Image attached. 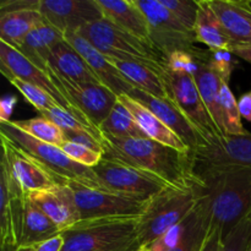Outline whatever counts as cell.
Listing matches in <instances>:
<instances>
[{"mask_svg":"<svg viewBox=\"0 0 251 251\" xmlns=\"http://www.w3.org/2000/svg\"><path fill=\"white\" fill-rule=\"evenodd\" d=\"M103 158L119 161L157 176L171 186L193 185L200 179L194 172L191 153L149 139L115 140L103 137Z\"/></svg>","mask_w":251,"mask_h":251,"instance_id":"1","label":"cell"},{"mask_svg":"<svg viewBox=\"0 0 251 251\" xmlns=\"http://www.w3.org/2000/svg\"><path fill=\"white\" fill-rule=\"evenodd\" d=\"M203 184L211 213V225L222 238L251 212V168L240 166L194 167Z\"/></svg>","mask_w":251,"mask_h":251,"instance_id":"2","label":"cell"},{"mask_svg":"<svg viewBox=\"0 0 251 251\" xmlns=\"http://www.w3.org/2000/svg\"><path fill=\"white\" fill-rule=\"evenodd\" d=\"M203 184L189 186H167L147 202L137 218V240L140 248H149L169 229L188 218L202 199Z\"/></svg>","mask_w":251,"mask_h":251,"instance_id":"3","label":"cell"},{"mask_svg":"<svg viewBox=\"0 0 251 251\" xmlns=\"http://www.w3.org/2000/svg\"><path fill=\"white\" fill-rule=\"evenodd\" d=\"M137 218L132 216L80 220L60 233L61 251H139Z\"/></svg>","mask_w":251,"mask_h":251,"instance_id":"4","label":"cell"},{"mask_svg":"<svg viewBox=\"0 0 251 251\" xmlns=\"http://www.w3.org/2000/svg\"><path fill=\"white\" fill-rule=\"evenodd\" d=\"M77 34L107 58L139 61L151 66L166 77L168 71L167 58L151 42L142 41L127 33L104 17L82 27Z\"/></svg>","mask_w":251,"mask_h":251,"instance_id":"5","label":"cell"},{"mask_svg":"<svg viewBox=\"0 0 251 251\" xmlns=\"http://www.w3.org/2000/svg\"><path fill=\"white\" fill-rule=\"evenodd\" d=\"M0 132L21 151L36 159L47 171L50 172L59 183L74 181L87 188L104 190L92 168L74 162L59 146L46 144L29 136L11 122L0 123Z\"/></svg>","mask_w":251,"mask_h":251,"instance_id":"6","label":"cell"},{"mask_svg":"<svg viewBox=\"0 0 251 251\" xmlns=\"http://www.w3.org/2000/svg\"><path fill=\"white\" fill-rule=\"evenodd\" d=\"M150 27V41L168 59L176 51H186L199 60H208L210 50L199 47L195 32L184 26L161 0H135Z\"/></svg>","mask_w":251,"mask_h":251,"instance_id":"7","label":"cell"},{"mask_svg":"<svg viewBox=\"0 0 251 251\" xmlns=\"http://www.w3.org/2000/svg\"><path fill=\"white\" fill-rule=\"evenodd\" d=\"M92 171L105 191L141 202H149L154 195L171 186L152 174L113 159L103 158Z\"/></svg>","mask_w":251,"mask_h":251,"instance_id":"8","label":"cell"},{"mask_svg":"<svg viewBox=\"0 0 251 251\" xmlns=\"http://www.w3.org/2000/svg\"><path fill=\"white\" fill-rule=\"evenodd\" d=\"M0 71L9 81L14 80V78H19V80L31 83V85L46 91L48 95H50L60 104V107L64 110L73 114L76 119H78L81 123L87 125L91 129L100 131L97 127H95L88 122L87 118L82 113L78 112L66 100L65 96L61 93V91L59 90L58 86L55 85L53 78L48 75L47 71L42 70L38 66L34 65L26 56L22 55L15 47L1 41V39H0Z\"/></svg>","mask_w":251,"mask_h":251,"instance_id":"9","label":"cell"},{"mask_svg":"<svg viewBox=\"0 0 251 251\" xmlns=\"http://www.w3.org/2000/svg\"><path fill=\"white\" fill-rule=\"evenodd\" d=\"M46 71L66 100L100 130V124L118 102V96L102 83L74 82L59 76L50 68H47Z\"/></svg>","mask_w":251,"mask_h":251,"instance_id":"10","label":"cell"},{"mask_svg":"<svg viewBox=\"0 0 251 251\" xmlns=\"http://www.w3.org/2000/svg\"><path fill=\"white\" fill-rule=\"evenodd\" d=\"M164 78L171 98L199 130L203 139V144L216 139H223L206 109L194 76L189 74L172 73L168 70Z\"/></svg>","mask_w":251,"mask_h":251,"instance_id":"11","label":"cell"},{"mask_svg":"<svg viewBox=\"0 0 251 251\" xmlns=\"http://www.w3.org/2000/svg\"><path fill=\"white\" fill-rule=\"evenodd\" d=\"M66 184L73 190L80 220L115 216L140 217L147 205V202L132 200L110 191L87 188L74 181H66Z\"/></svg>","mask_w":251,"mask_h":251,"instance_id":"12","label":"cell"},{"mask_svg":"<svg viewBox=\"0 0 251 251\" xmlns=\"http://www.w3.org/2000/svg\"><path fill=\"white\" fill-rule=\"evenodd\" d=\"M38 11L47 24L65 33H77L82 27L102 20L96 0H39Z\"/></svg>","mask_w":251,"mask_h":251,"instance_id":"13","label":"cell"},{"mask_svg":"<svg viewBox=\"0 0 251 251\" xmlns=\"http://www.w3.org/2000/svg\"><path fill=\"white\" fill-rule=\"evenodd\" d=\"M11 210L17 247L43 242L60 234L59 228L29 200L27 194L12 195Z\"/></svg>","mask_w":251,"mask_h":251,"instance_id":"14","label":"cell"},{"mask_svg":"<svg viewBox=\"0 0 251 251\" xmlns=\"http://www.w3.org/2000/svg\"><path fill=\"white\" fill-rule=\"evenodd\" d=\"M129 97L146 107L153 113L166 126H168L184 144L188 146L190 153H193L199 146L203 145V139L193 123L186 118L172 98H157L147 95L139 88H132Z\"/></svg>","mask_w":251,"mask_h":251,"instance_id":"15","label":"cell"},{"mask_svg":"<svg viewBox=\"0 0 251 251\" xmlns=\"http://www.w3.org/2000/svg\"><path fill=\"white\" fill-rule=\"evenodd\" d=\"M194 167L240 166L251 168V134L225 136L199 146L191 153Z\"/></svg>","mask_w":251,"mask_h":251,"instance_id":"16","label":"cell"},{"mask_svg":"<svg viewBox=\"0 0 251 251\" xmlns=\"http://www.w3.org/2000/svg\"><path fill=\"white\" fill-rule=\"evenodd\" d=\"M2 157L25 194L43 191L59 183L50 172L1 135Z\"/></svg>","mask_w":251,"mask_h":251,"instance_id":"17","label":"cell"},{"mask_svg":"<svg viewBox=\"0 0 251 251\" xmlns=\"http://www.w3.org/2000/svg\"><path fill=\"white\" fill-rule=\"evenodd\" d=\"M27 195L29 200L59 228L60 233L80 221L73 190L66 181L58 183L47 190L36 191Z\"/></svg>","mask_w":251,"mask_h":251,"instance_id":"18","label":"cell"},{"mask_svg":"<svg viewBox=\"0 0 251 251\" xmlns=\"http://www.w3.org/2000/svg\"><path fill=\"white\" fill-rule=\"evenodd\" d=\"M65 41L69 42L85 59V61L88 64L93 74L97 76L100 82L112 90L118 97L124 95L127 96L130 91L134 88V86L113 65L109 58L100 53L80 34L65 33Z\"/></svg>","mask_w":251,"mask_h":251,"instance_id":"19","label":"cell"},{"mask_svg":"<svg viewBox=\"0 0 251 251\" xmlns=\"http://www.w3.org/2000/svg\"><path fill=\"white\" fill-rule=\"evenodd\" d=\"M208 4L222 22L232 42V47L250 46L251 6L249 0H208Z\"/></svg>","mask_w":251,"mask_h":251,"instance_id":"20","label":"cell"},{"mask_svg":"<svg viewBox=\"0 0 251 251\" xmlns=\"http://www.w3.org/2000/svg\"><path fill=\"white\" fill-rule=\"evenodd\" d=\"M104 19L127 33L150 41V27L146 17L135 4V0H96Z\"/></svg>","mask_w":251,"mask_h":251,"instance_id":"21","label":"cell"},{"mask_svg":"<svg viewBox=\"0 0 251 251\" xmlns=\"http://www.w3.org/2000/svg\"><path fill=\"white\" fill-rule=\"evenodd\" d=\"M55 74L74 82L100 83L85 59L65 39L51 49L48 66Z\"/></svg>","mask_w":251,"mask_h":251,"instance_id":"22","label":"cell"},{"mask_svg":"<svg viewBox=\"0 0 251 251\" xmlns=\"http://www.w3.org/2000/svg\"><path fill=\"white\" fill-rule=\"evenodd\" d=\"M118 100L131 113L134 119L136 120L139 126L141 127L142 131L147 135L149 139L161 142V144L167 145L169 147H173L180 152L190 153L188 146L146 107H144L139 102H136L134 98L126 95L119 96Z\"/></svg>","mask_w":251,"mask_h":251,"instance_id":"23","label":"cell"},{"mask_svg":"<svg viewBox=\"0 0 251 251\" xmlns=\"http://www.w3.org/2000/svg\"><path fill=\"white\" fill-rule=\"evenodd\" d=\"M64 39L65 34L63 32L46 22L29 32L15 48L34 65L46 71L51 49Z\"/></svg>","mask_w":251,"mask_h":251,"instance_id":"24","label":"cell"},{"mask_svg":"<svg viewBox=\"0 0 251 251\" xmlns=\"http://www.w3.org/2000/svg\"><path fill=\"white\" fill-rule=\"evenodd\" d=\"M109 60L135 88L157 98H171L166 78L153 68L139 61L110 58Z\"/></svg>","mask_w":251,"mask_h":251,"instance_id":"25","label":"cell"},{"mask_svg":"<svg viewBox=\"0 0 251 251\" xmlns=\"http://www.w3.org/2000/svg\"><path fill=\"white\" fill-rule=\"evenodd\" d=\"M205 191V190H203ZM211 213L203 194L193 212L183 222V234L171 251H202L211 230Z\"/></svg>","mask_w":251,"mask_h":251,"instance_id":"26","label":"cell"},{"mask_svg":"<svg viewBox=\"0 0 251 251\" xmlns=\"http://www.w3.org/2000/svg\"><path fill=\"white\" fill-rule=\"evenodd\" d=\"M1 174H0V238L1 248L4 249H16V237L12 223L11 198L12 195L24 193L21 186L17 184L10 172L6 162L1 158Z\"/></svg>","mask_w":251,"mask_h":251,"instance_id":"27","label":"cell"},{"mask_svg":"<svg viewBox=\"0 0 251 251\" xmlns=\"http://www.w3.org/2000/svg\"><path fill=\"white\" fill-rule=\"evenodd\" d=\"M196 86L199 88L201 98L206 105L211 119L213 120L221 135L226 136L223 131L222 120V108H221V87H222V78L218 74L211 68L207 60L201 61L200 69L194 76Z\"/></svg>","mask_w":251,"mask_h":251,"instance_id":"28","label":"cell"},{"mask_svg":"<svg viewBox=\"0 0 251 251\" xmlns=\"http://www.w3.org/2000/svg\"><path fill=\"white\" fill-rule=\"evenodd\" d=\"M46 24L37 9H22L0 15V39L11 46L19 44L36 27Z\"/></svg>","mask_w":251,"mask_h":251,"instance_id":"29","label":"cell"},{"mask_svg":"<svg viewBox=\"0 0 251 251\" xmlns=\"http://www.w3.org/2000/svg\"><path fill=\"white\" fill-rule=\"evenodd\" d=\"M199 2H200V10L195 26L198 42L205 44L208 50H217V49L230 50L232 48L230 38L228 37L222 22L208 4V0H199Z\"/></svg>","mask_w":251,"mask_h":251,"instance_id":"30","label":"cell"},{"mask_svg":"<svg viewBox=\"0 0 251 251\" xmlns=\"http://www.w3.org/2000/svg\"><path fill=\"white\" fill-rule=\"evenodd\" d=\"M100 131L103 137L115 140L146 139L147 135L134 119L131 113L118 100L107 119L100 124Z\"/></svg>","mask_w":251,"mask_h":251,"instance_id":"31","label":"cell"},{"mask_svg":"<svg viewBox=\"0 0 251 251\" xmlns=\"http://www.w3.org/2000/svg\"><path fill=\"white\" fill-rule=\"evenodd\" d=\"M11 123L16 125L17 127H20L22 131L28 134L29 136L34 137L42 142H46V144L60 146L65 141L63 129L43 117L25 120H11Z\"/></svg>","mask_w":251,"mask_h":251,"instance_id":"32","label":"cell"},{"mask_svg":"<svg viewBox=\"0 0 251 251\" xmlns=\"http://www.w3.org/2000/svg\"><path fill=\"white\" fill-rule=\"evenodd\" d=\"M221 108H222L223 131L226 136H239L247 134L242 123L238 100L229 88V83L222 82L221 87Z\"/></svg>","mask_w":251,"mask_h":251,"instance_id":"33","label":"cell"},{"mask_svg":"<svg viewBox=\"0 0 251 251\" xmlns=\"http://www.w3.org/2000/svg\"><path fill=\"white\" fill-rule=\"evenodd\" d=\"M10 83L20 91V93L26 98L27 102L33 105L37 112L61 108L60 104L50 95H48L46 91L31 85V83L25 82V81L19 80V78H14V80L10 81Z\"/></svg>","mask_w":251,"mask_h":251,"instance_id":"34","label":"cell"},{"mask_svg":"<svg viewBox=\"0 0 251 251\" xmlns=\"http://www.w3.org/2000/svg\"><path fill=\"white\" fill-rule=\"evenodd\" d=\"M251 248V212L232 232L222 238L221 251H249Z\"/></svg>","mask_w":251,"mask_h":251,"instance_id":"35","label":"cell"},{"mask_svg":"<svg viewBox=\"0 0 251 251\" xmlns=\"http://www.w3.org/2000/svg\"><path fill=\"white\" fill-rule=\"evenodd\" d=\"M161 2L184 26L195 32L200 10L199 0H161Z\"/></svg>","mask_w":251,"mask_h":251,"instance_id":"36","label":"cell"},{"mask_svg":"<svg viewBox=\"0 0 251 251\" xmlns=\"http://www.w3.org/2000/svg\"><path fill=\"white\" fill-rule=\"evenodd\" d=\"M38 113L39 117H43L46 118V119L53 122L54 124H56L59 127H61L63 131H65V130H88V131L95 134L97 137H100V140H103V135L100 134V131L88 127L87 125L81 123L80 120L76 119L73 114H70L69 112L64 110L63 108H54V109L42 110V112Z\"/></svg>","mask_w":251,"mask_h":251,"instance_id":"37","label":"cell"},{"mask_svg":"<svg viewBox=\"0 0 251 251\" xmlns=\"http://www.w3.org/2000/svg\"><path fill=\"white\" fill-rule=\"evenodd\" d=\"M59 147L74 162L82 164L85 167H88V168H93V167L97 166L103 159L102 153L93 151V150L82 146V145L75 144V142L66 141L65 140Z\"/></svg>","mask_w":251,"mask_h":251,"instance_id":"38","label":"cell"},{"mask_svg":"<svg viewBox=\"0 0 251 251\" xmlns=\"http://www.w3.org/2000/svg\"><path fill=\"white\" fill-rule=\"evenodd\" d=\"M233 56H234V54L228 49L210 50V54H208V64L222 78L223 82L229 83L230 77H232L235 66V60Z\"/></svg>","mask_w":251,"mask_h":251,"instance_id":"39","label":"cell"},{"mask_svg":"<svg viewBox=\"0 0 251 251\" xmlns=\"http://www.w3.org/2000/svg\"><path fill=\"white\" fill-rule=\"evenodd\" d=\"M201 60L186 51H176L167 59V69L172 73L189 74L195 76L200 69Z\"/></svg>","mask_w":251,"mask_h":251,"instance_id":"40","label":"cell"},{"mask_svg":"<svg viewBox=\"0 0 251 251\" xmlns=\"http://www.w3.org/2000/svg\"><path fill=\"white\" fill-rule=\"evenodd\" d=\"M64 136H65L66 141L82 145V146L88 147V149L93 150L96 152H100L102 154L104 152L103 140H100V137H97L95 134L88 131V130H65Z\"/></svg>","mask_w":251,"mask_h":251,"instance_id":"41","label":"cell"},{"mask_svg":"<svg viewBox=\"0 0 251 251\" xmlns=\"http://www.w3.org/2000/svg\"><path fill=\"white\" fill-rule=\"evenodd\" d=\"M181 234H183V223L169 229L166 234H163L156 242L152 243L149 249H151L152 251H171L178 244Z\"/></svg>","mask_w":251,"mask_h":251,"instance_id":"42","label":"cell"},{"mask_svg":"<svg viewBox=\"0 0 251 251\" xmlns=\"http://www.w3.org/2000/svg\"><path fill=\"white\" fill-rule=\"evenodd\" d=\"M64 247V238L61 234L55 235L48 240L17 247L14 251H61Z\"/></svg>","mask_w":251,"mask_h":251,"instance_id":"43","label":"cell"},{"mask_svg":"<svg viewBox=\"0 0 251 251\" xmlns=\"http://www.w3.org/2000/svg\"><path fill=\"white\" fill-rule=\"evenodd\" d=\"M222 248V232L218 227L211 225L210 234L203 245L202 251H221Z\"/></svg>","mask_w":251,"mask_h":251,"instance_id":"44","label":"cell"},{"mask_svg":"<svg viewBox=\"0 0 251 251\" xmlns=\"http://www.w3.org/2000/svg\"><path fill=\"white\" fill-rule=\"evenodd\" d=\"M17 104V98L15 96H6L0 102V123L11 122V115L14 113V108Z\"/></svg>","mask_w":251,"mask_h":251,"instance_id":"45","label":"cell"},{"mask_svg":"<svg viewBox=\"0 0 251 251\" xmlns=\"http://www.w3.org/2000/svg\"><path fill=\"white\" fill-rule=\"evenodd\" d=\"M238 107H239L242 119L248 120L251 123V91L244 93L238 100Z\"/></svg>","mask_w":251,"mask_h":251,"instance_id":"46","label":"cell"},{"mask_svg":"<svg viewBox=\"0 0 251 251\" xmlns=\"http://www.w3.org/2000/svg\"><path fill=\"white\" fill-rule=\"evenodd\" d=\"M234 56L237 58L243 59V60L248 61V63L251 64V44L250 46H235L232 47L230 49Z\"/></svg>","mask_w":251,"mask_h":251,"instance_id":"47","label":"cell"},{"mask_svg":"<svg viewBox=\"0 0 251 251\" xmlns=\"http://www.w3.org/2000/svg\"><path fill=\"white\" fill-rule=\"evenodd\" d=\"M139 251H152V250L149 249V248H141Z\"/></svg>","mask_w":251,"mask_h":251,"instance_id":"48","label":"cell"},{"mask_svg":"<svg viewBox=\"0 0 251 251\" xmlns=\"http://www.w3.org/2000/svg\"><path fill=\"white\" fill-rule=\"evenodd\" d=\"M15 249H4V248H1V251H14Z\"/></svg>","mask_w":251,"mask_h":251,"instance_id":"49","label":"cell"},{"mask_svg":"<svg viewBox=\"0 0 251 251\" xmlns=\"http://www.w3.org/2000/svg\"><path fill=\"white\" fill-rule=\"evenodd\" d=\"M249 4H250V6H251V0H249Z\"/></svg>","mask_w":251,"mask_h":251,"instance_id":"50","label":"cell"},{"mask_svg":"<svg viewBox=\"0 0 251 251\" xmlns=\"http://www.w3.org/2000/svg\"><path fill=\"white\" fill-rule=\"evenodd\" d=\"M249 251H251V248H250V250H249Z\"/></svg>","mask_w":251,"mask_h":251,"instance_id":"51","label":"cell"}]
</instances>
